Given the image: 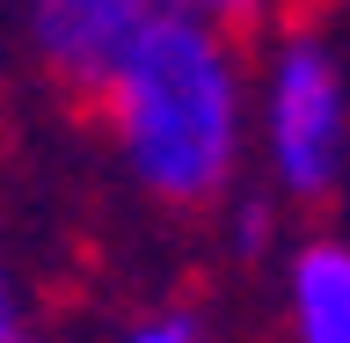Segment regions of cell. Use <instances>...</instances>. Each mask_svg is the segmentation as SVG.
I'll return each instance as SVG.
<instances>
[{
    "label": "cell",
    "instance_id": "cell-1",
    "mask_svg": "<svg viewBox=\"0 0 350 343\" xmlns=\"http://www.w3.org/2000/svg\"><path fill=\"white\" fill-rule=\"evenodd\" d=\"M109 117L131 168L161 197H212L234 153V88L212 37L183 15H153L109 88Z\"/></svg>",
    "mask_w": 350,
    "mask_h": 343
},
{
    "label": "cell",
    "instance_id": "cell-2",
    "mask_svg": "<svg viewBox=\"0 0 350 343\" xmlns=\"http://www.w3.org/2000/svg\"><path fill=\"white\" fill-rule=\"evenodd\" d=\"M153 15V0H37V51L81 110H103Z\"/></svg>",
    "mask_w": 350,
    "mask_h": 343
},
{
    "label": "cell",
    "instance_id": "cell-3",
    "mask_svg": "<svg viewBox=\"0 0 350 343\" xmlns=\"http://www.w3.org/2000/svg\"><path fill=\"white\" fill-rule=\"evenodd\" d=\"M336 139H343V88L336 66L299 44L278 73V161L292 175V190H328L336 175Z\"/></svg>",
    "mask_w": 350,
    "mask_h": 343
},
{
    "label": "cell",
    "instance_id": "cell-4",
    "mask_svg": "<svg viewBox=\"0 0 350 343\" xmlns=\"http://www.w3.org/2000/svg\"><path fill=\"white\" fill-rule=\"evenodd\" d=\"M299 336L350 343V249L336 241H314L299 256Z\"/></svg>",
    "mask_w": 350,
    "mask_h": 343
},
{
    "label": "cell",
    "instance_id": "cell-5",
    "mask_svg": "<svg viewBox=\"0 0 350 343\" xmlns=\"http://www.w3.org/2000/svg\"><path fill=\"white\" fill-rule=\"evenodd\" d=\"M0 343H22V314H15V292L0 278Z\"/></svg>",
    "mask_w": 350,
    "mask_h": 343
},
{
    "label": "cell",
    "instance_id": "cell-6",
    "mask_svg": "<svg viewBox=\"0 0 350 343\" xmlns=\"http://www.w3.org/2000/svg\"><path fill=\"white\" fill-rule=\"evenodd\" d=\"M131 343H197V336H190V322H161V329H146V336H131Z\"/></svg>",
    "mask_w": 350,
    "mask_h": 343
},
{
    "label": "cell",
    "instance_id": "cell-7",
    "mask_svg": "<svg viewBox=\"0 0 350 343\" xmlns=\"http://www.w3.org/2000/svg\"><path fill=\"white\" fill-rule=\"evenodd\" d=\"M212 8H241V0H212Z\"/></svg>",
    "mask_w": 350,
    "mask_h": 343
}]
</instances>
